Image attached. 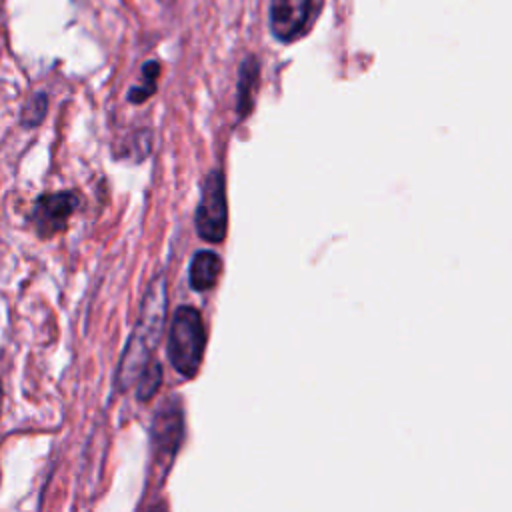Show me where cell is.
Listing matches in <instances>:
<instances>
[{
  "mask_svg": "<svg viewBox=\"0 0 512 512\" xmlns=\"http://www.w3.org/2000/svg\"><path fill=\"white\" fill-rule=\"evenodd\" d=\"M166 306H168V296H166V278L164 274H158L140 306L138 320L132 328V334L128 338V344L124 348V354L120 358L118 370H116V388L122 392L136 384L138 374L144 370V366L152 360V354L160 342L164 320H166Z\"/></svg>",
  "mask_w": 512,
  "mask_h": 512,
  "instance_id": "6da1fadb",
  "label": "cell"
},
{
  "mask_svg": "<svg viewBox=\"0 0 512 512\" xmlns=\"http://www.w3.org/2000/svg\"><path fill=\"white\" fill-rule=\"evenodd\" d=\"M206 348L202 316L192 306L176 308L168 334V360L184 378L196 376Z\"/></svg>",
  "mask_w": 512,
  "mask_h": 512,
  "instance_id": "7a4b0ae2",
  "label": "cell"
},
{
  "mask_svg": "<svg viewBox=\"0 0 512 512\" xmlns=\"http://www.w3.org/2000/svg\"><path fill=\"white\" fill-rule=\"evenodd\" d=\"M196 232L206 242H222L228 228V204H226V186L224 176L218 170H212L204 184L200 202L196 208Z\"/></svg>",
  "mask_w": 512,
  "mask_h": 512,
  "instance_id": "3957f363",
  "label": "cell"
},
{
  "mask_svg": "<svg viewBox=\"0 0 512 512\" xmlns=\"http://www.w3.org/2000/svg\"><path fill=\"white\" fill-rule=\"evenodd\" d=\"M150 432H152L154 466L160 470L158 478L162 482L184 436V418H182V408L178 398H168V402H164V406L158 408Z\"/></svg>",
  "mask_w": 512,
  "mask_h": 512,
  "instance_id": "277c9868",
  "label": "cell"
},
{
  "mask_svg": "<svg viewBox=\"0 0 512 512\" xmlns=\"http://www.w3.org/2000/svg\"><path fill=\"white\" fill-rule=\"evenodd\" d=\"M78 206V196L72 192L42 194L32 206L30 220L40 238H50L66 228L68 218Z\"/></svg>",
  "mask_w": 512,
  "mask_h": 512,
  "instance_id": "5b68a950",
  "label": "cell"
},
{
  "mask_svg": "<svg viewBox=\"0 0 512 512\" xmlns=\"http://www.w3.org/2000/svg\"><path fill=\"white\" fill-rule=\"evenodd\" d=\"M312 16V0H272L270 28L278 40L290 42L298 38Z\"/></svg>",
  "mask_w": 512,
  "mask_h": 512,
  "instance_id": "8992f818",
  "label": "cell"
},
{
  "mask_svg": "<svg viewBox=\"0 0 512 512\" xmlns=\"http://www.w3.org/2000/svg\"><path fill=\"white\" fill-rule=\"evenodd\" d=\"M222 270V260L210 250H200L190 262V286L198 292L210 290Z\"/></svg>",
  "mask_w": 512,
  "mask_h": 512,
  "instance_id": "52a82bcc",
  "label": "cell"
},
{
  "mask_svg": "<svg viewBox=\"0 0 512 512\" xmlns=\"http://www.w3.org/2000/svg\"><path fill=\"white\" fill-rule=\"evenodd\" d=\"M256 76H258V66L254 58H248L242 64L240 70V82H238V114L246 116L252 108V90L256 84Z\"/></svg>",
  "mask_w": 512,
  "mask_h": 512,
  "instance_id": "ba28073f",
  "label": "cell"
},
{
  "mask_svg": "<svg viewBox=\"0 0 512 512\" xmlns=\"http://www.w3.org/2000/svg\"><path fill=\"white\" fill-rule=\"evenodd\" d=\"M160 384H162V364L152 358L136 378V398L142 402L150 400L158 392Z\"/></svg>",
  "mask_w": 512,
  "mask_h": 512,
  "instance_id": "9c48e42d",
  "label": "cell"
},
{
  "mask_svg": "<svg viewBox=\"0 0 512 512\" xmlns=\"http://www.w3.org/2000/svg\"><path fill=\"white\" fill-rule=\"evenodd\" d=\"M158 72H160V64L150 60L142 66V78L144 82L140 86H134L130 92H128V100L132 104H142L144 100H148L154 92H156V78H158Z\"/></svg>",
  "mask_w": 512,
  "mask_h": 512,
  "instance_id": "30bf717a",
  "label": "cell"
},
{
  "mask_svg": "<svg viewBox=\"0 0 512 512\" xmlns=\"http://www.w3.org/2000/svg\"><path fill=\"white\" fill-rule=\"evenodd\" d=\"M46 112H48V96L44 92H36L34 96H30V100L22 108L20 124L24 128H34L44 120Z\"/></svg>",
  "mask_w": 512,
  "mask_h": 512,
  "instance_id": "8fae6325",
  "label": "cell"
},
{
  "mask_svg": "<svg viewBox=\"0 0 512 512\" xmlns=\"http://www.w3.org/2000/svg\"><path fill=\"white\" fill-rule=\"evenodd\" d=\"M0 412H2V384H0Z\"/></svg>",
  "mask_w": 512,
  "mask_h": 512,
  "instance_id": "7c38bea8",
  "label": "cell"
}]
</instances>
